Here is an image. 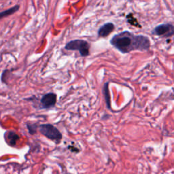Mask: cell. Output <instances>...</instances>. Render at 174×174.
I'll use <instances>...</instances> for the list:
<instances>
[{"label":"cell","instance_id":"6da1fadb","mask_svg":"<svg viewBox=\"0 0 174 174\" xmlns=\"http://www.w3.org/2000/svg\"><path fill=\"white\" fill-rule=\"evenodd\" d=\"M110 44L123 54L134 50L146 51L151 47V41L147 36L135 35L128 31L116 34L111 39Z\"/></svg>","mask_w":174,"mask_h":174},{"label":"cell","instance_id":"7a4b0ae2","mask_svg":"<svg viewBox=\"0 0 174 174\" xmlns=\"http://www.w3.org/2000/svg\"><path fill=\"white\" fill-rule=\"evenodd\" d=\"M66 49L68 50H78L81 56L86 57L89 54L90 45L87 41L83 40H75L68 42L66 46Z\"/></svg>","mask_w":174,"mask_h":174},{"label":"cell","instance_id":"3957f363","mask_svg":"<svg viewBox=\"0 0 174 174\" xmlns=\"http://www.w3.org/2000/svg\"><path fill=\"white\" fill-rule=\"evenodd\" d=\"M39 130L41 134L51 140L59 142L62 139V135L60 131L54 126L50 124H43L40 125Z\"/></svg>","mask_w":174,"mask_h":174},{"label":"cell","instance_id":"277c9868","mask_svg":"<svg viewBox=\"0 0 174 174\" xmlns=\"http://www.w3.org/2000/svg\"><path fill=\"white\" fill-rule=\"evenodd\" d=\"M152 33L163 37H172L174 35V26L169 23L162 24L156 26L152 31Z\"/></svg>","mask_w":174,"mask_h":174},{"label":"cell","instance_id":"5b68a950","mask_svg":"<svg viewBox=\"0 0 174 174\" xmlns=\"http://www.w3.org/2000/svg\"><path fill=\"white\" fill-rule=\"evenodd\" d=\"M57 101V96L54 93H48L42 97L41 100V103L44 108H49L54 106Z\"/></svg>","mask_w":174,"mask_h":174},{"label":"cell","instance_id":"8992f818","mask_svg":"<svg viewBox=\"0 0 174 174\" xmlns=\"http://www.w3.org/2000/svg\"><path fill=\"white\" fill-rule=\"evenodd\" d=\"M115 29V26L113 23H108L102 25L98 30V36L101 37H105L108 36L113 32Z\"/></svg>","mask_w":174,"mask_h":174},{"label":"cell","instance_id":"52a82bcc","mask_svg":"<svg viewBox=\"0 0 174 174\" xmlns=\"http://www.w3.org/2000/svg\"><path fill=\"white\" fill-rule=\"evenodd\" d=\"M7 142L8 144L11 146H15L17 140L19 139V135L16 134L15 132L13 131H9L7 133Z\"/></svg>","mask_w":174,"mask_h":174},{"label":"cell","instance_id":"ba28073f","mask_svg":"<svg viewBox=\"0 0 174 174\" xmlns=\"http://www.w3.org/2000/svg\"><path fill=\"white\" fill-rule=\"evenodd\" d=\"M20 8L19 5H16L15 6L12 7L11 8H9L8 10H5V11H3L2 12H0V19L2 18H4L6 16H8L10 15H12L15 12H16L17 10H18Z\"/></svg>","mask_w":174,"mask_h":174},{"label":"cell","instance_id":"9c48e42d","mask_svg":"<svg viewBox=\"0 0 174 174\" xmlns=\"http://www.w3.org/2000/svg\"><path fill=\"white\" fill-rule=\"evenodd\" d=\"M104 96L105 98V101H106L107 107L108 108L110 109V93H109V89H108V83H105L104 85Z\"/></svg>","mask_w":174,"mask_h":174},{"label":"cell","instance_id":"30bf717a","mask_svg":"<svg viewBox=\"0 0 174 174\" xmlns=\"http://www.w3.org/2000/svg\"><path fill=\"white\" fill-rule=\"evenodd\" d=\"M127 19L128 23H130L131 25H134V26H136V27H139V28H141V25L138 23L137 19H136L135 17H134L132 14H129V15H128L127 16Z\"/></svg>","mask_w":174,"mask_h":174}]
</instances>
